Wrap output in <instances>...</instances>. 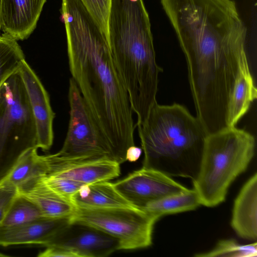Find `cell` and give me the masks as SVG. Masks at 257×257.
I'll return each instance as SVG.
<instances>
[{
  "label": "cell",
  "instance_id": "7c38bea8",
  "mask_svg": "<svg viewBox=\"0 0 257 257\" xmlns=\"http://www.w3.org/2000/svg\"><path fill=\"white\" fill-rule=\"evenodd\" d=\"M23 81L36 133V147L49 150L54 140L55 113L49 94L37 74L24 60L19 70Z\"/></svg>",
  "mask_w": 257,
  "mask_h": 257
},
{
  "label": "cell",
  "instance_id": "9a60e30c",
  "mask_svg": "<svg viewBox=\"0 0 257 257\" xmlns=\"http://www.w3.org/2000/svg\"><path fill=\"white\" fill-rule=\"evenodd\" d=\"M230 224L240 237L250 240L256 239V173L245 183L234 200Z\"/></svg>",
  "mask_w": 257,
  "mask_h": 257
},
{
  "label": "cell",
  "instance_id": "cb8c5ba5",
  "mask_svg": "<svg viewBox=\"0 0 257 257\" xmlns=\"http://www.w3.org/2000/svg\"><path fill=\"white\" fill-rule=\"evenodd\" d=\"M32 183L42 184L71 202L73 196L85 184L71 179L48 175H43L30 183Z\"/></svg>",
  "mask_w": 257,
  "mask_h": 257
},
{
  "label": "cell",
  "instance_id": "4316f807",
  "mask_svg": "<svg viewBox=\"0 0 257 257\" xmlns=\"http://www.w3.org/2000/svg\"><path fill=\"white\" fill-rule=\"evenodd\" d=\"M142 149L135 145L131 146L127 148L126 151V161L130 162H136L140 157Z\"/></svg>",
  "mask_w": 257,
  "mask_h": 257
},
{
  "label": "cell",
  "instance_id": "d4e9b609",
  "mask_svg": "<svg viewBox=\"0 0 257 257\" xmlns=\"http://www.w3.org/2000/svg\"><path fill=\"white\" fill-rule=\"evenodd\" d=\"M108 41V23L111 0H81Z\"/></svg>",
  "mask_w": 257,
  "mask_h": 257
},
{
  "label": "cell",
  "instance_id": "52a82bcc",
  "mask_svg": "<svg viewBox=\"0 0 257 257\" xmlns=\"http://www.w3.org/2000/svg\"><path fill=\"white\" fill-rule=\"evenodd\" d=\"M158 219L137 207H76L70 220L103 231L118 240L120 249L131 250L151 245L154 226Z\"/></svg>",
  "mask_w": 257,
  "mask_h": 257
},
{
  "label": "cell",
  "instance_id": "277c9868",
  "mask_svg": "<svg viewBox=\"0 0 257 257\" xmlns=\"http://www.w3.org/2000/svg\"><path fill=\"white\" fill-rule=\"evenodd\" d=\"M255 149L254 136L235 126L207 135L199 171L192 180L201 205L212 207L224 201L231 184L247 169Z\"/></svg>",
  "mask_w": 257,
  "mask_h": 257
},
{
  "label": "cell",
  "instance_id": "ac0fdd59",
  "mask_svg": "<svg viewBox=\"0 0 257 257\" xmlns=\"http://www.w3.org/2000/svg\"><path fill=\"white\" fill-rule=\"evenodd\" d=\"M19 195L34 203L46 218L71 217L76 207L44 185L32 183L17 189Z\"/></svg>",
  "mask_w": 257,
  "mask_h": 257
},
{
  "label": "cell",
  "instance_id": "44dd1931",
  "mask_svg": "<svg viewBox=\"0 0 257 257\" xmlns=\"http://www.w3.org/2000/svg\"><path fill=\"white\" fill-rule=\"evenodd\" d=\"M24 54L17 41L4 34L0 35V87L19 71Z\"/></svg>",
  "mask_w": 257,
  "mask_h": 257
},
{
  "label": "cell",
  "instance_id": "7402d4cb",
  "mask_svg": "<svg viewBox=\"0 0 257 257\" xmlns=\"http://www.w3.org/2000/svg\"><path fill=\"white\" fill-rule=\"evenodd\" d=\"M45 218L39 208L19 194L0 226H14Z\"/></svg>",
  "mask_w": 257,
  "mask_h": 257
},
{
  "label": "cell",
  "instance_id": "30bf717a",
  "mask_svg": "<svg viewBox=\"0 0 257 257\" xmlns=\"http://www.w3.org/2000/svg\"><path fill=\"white\" fill-rule=\"evenodd\" d=\"M48 246L67 249L77 257H104L120 249L118 240L111 235L70 220L46 246Z\"/></svg>",
  "mask_w": 257,
  "mask_h": 257
},
{
  "label": "cell",
  "instance_id": "603a6c76",
  "mask_svg": "<svg viewBox=\"0 0 257 257\" xmlns=\"http://www.w3.org/2000/svg\"><path fill=\"white\" fill-rule=\"evenodd\" d=\"M256 255V242L248 244H240L233 239H228L219 241L211 250L196 254L195 256L254 257Z\"/></svg>",
  "mask_w": 257,
  "mask_h": 257
},
{
  "label": "cell",
  "instance_id": "3957f363",
  "mask_svg": "<svg viewBox=\"0 0 257 257\" xmlns=\"http://www.w3.org/2000/svg\"><path fill=\"white\" fill-rule=\"evenodd\" d=\"M136 126L144 153L143 167L171 177L195 179L208 134L185 106L156 102Z\"/></svg>",
  "mask_w": 257,
  "mask_h": 257
},
{
  "label": "cell",
  "instance_id": "d6986e66",
  "mask_svg": "<svg viewBox=\"0 0 257 257\" xmlns=\"http://www.w3.org/2000/svg\"><path fill=\"white\" fill-rule=\"evenodd\" d=\"M256 96L257 90L250 69H244L240 73L229 99L227 116L228 127L235 126Z\"/></svg>",
  "mask_w": 257,
  "mask_h": 257
},
{
  "label": "cell",
  "instance_id": "484cf974",
  "mask_svg": "<svg viewBox=\"0 0 257 257\" xmlns=\"http://www.w3.org/2000/svg\"><path fill=\"white\" fill-rule=\"evenodd\" d=\"M18 195L15 188H0V225Z\"/></svg>",
  "mask_w": 257,
  "mask_h": 257
},
{
  "label": "cell",
  "instance_id": "ffe728a7",
  "mask_svg": "<svg viewBox=\"0 0 257 257\" xmlns=\"http://www.w3.org/2000/svg\"><path fill=\"white\" fill-rule=\"evenodd\" d=\"M200 205L199 196L193 189L152 202L142 209L159 219L164 215L194 210Z\"/></svg>",
  "mask_w": 257,
  "mask_h": 257
},
{
  "label": "cell",
  "instance_id": "8fae6325",
  "mask_svg": "<svg viewBox=\"0 0 257 257\" xmlns=\"http://www.w3.org/2000/svg\"><path fill=\"white\" fill-rule=\"evenodd\" d=\"M44 156L47 170L44 175L67 178L85 184L108 181L120 174V164L107 158H64L55 154Z\"/></svg>",
  "mask_w": 257,
  "mask_h": 257
},
{
  "label": "cell",
  "instance_id": "9c48e42d",
  "mask_svg": "<svg viewBox=\"0 0 257 257\" xmlns=\"http://www.w3.org/2000/svg\"><path fill=\"white\" fill-rule=\"evenodd\" d=\"M113 184L130 203L141 209L152 202L190 189L160 171L144 167Z\"/></svg>",
  "mask_w": 257,
  "mask_h": 257
},
{
  "label": "cell",
  "instance_id": "83f0119b",
  "mask_svg": "<svg viewBox=\"0 0 257 257\" xmlns=\"http://www.w3.org/2000/svg\"><path fill=\"white\" fill-rule=\"evenodd\" d=\"M9 255H7V254H5L2 252H0V257H5V256H8Z\"/></svg>",
  "mask_w": 257,
  "mask_h": 257
},
{
  "label": "cell",
  "instance_id": "5b68a950",
  "mask_svg": "<svg viewBox=\"0 0 257 257\" xmlns=\"http://www.w3.org/2000/svg\"><path fill=\"white\" fill-rule=\"evenodd\" d=\"M108 43L122 78H140L153 69L156 55L150 18L143 0H111Z\"/></svg>",
  "mask_w": 257,
  "mask_h": 257
},
{
  "label": "cell",
  "instance_id": "ba28073f",
  "mask_svg": "<svg viewBox=\"0 0 257 257\" xmlns=\"http://www.w3.org/2000/svg\"><path fill=\"white\" fill-rule=\"evenodd\" d=\"M68 99L70 118L61 149L55 154L64 158H107L116 162L112 148L71 77Z\"/></svg>",
  "mask_w": 257,
  "mask_h": 257
},
{
  "label": "cell",
  "instance_id": "f1b7e54d",
  "mask_svg": "<svg viewBox=\"0 0 257 257\" xmlns=\"http://www.w3.org/2000/svg\"><path fill=\"white\" fill-rule=\"evenodd\" d=\"M1 0H0V8H1ZM1 31H2V28H1V17H0V33H1Z\"/></svg>",
  "mask_w": 257,
  "mask_h": 257
},
{
  "label": "cell",
  "instance_id": "6da1fadb",
  "mask_svg": "<svg viewBox=\"0 0 257 257\" xmlns=\"http://www.w3.org/2000/svg\"><path fill=\"white\" fill-rule=\"evenodd\" d=\"M186 58L196 116L227 117L234 85L248 68L246 28L232 0H161Z\"/></svg>",
  "mask_w": 257,
  "mask_h": 257
},
{
  "label": "cell",
  "instance_id": "4fadbf2b",
  "mask_svg": "<svg viewBox=\"0 0 257 257\" xmlns=\"http://www.w3.org/2000/svg\"><path fill=\"white\" fill-rule=\"evenodd\" d=\"M46 0H1V24L4 34L15 40L27 39L36 27Z\"/></svg>",
  "mask_w": 257,
  "mask_h": 257
},
{
  "label": "cell",
  "instance_id": "7a4b0ae2",
  "mask_svg": "<svg viewBox=\"0 0 257 257\" xmlns=\"http://www.w3.org/2000/svg\"><path fill=\"white\" fill-rule=\"evenodd\" d=\"M72 78L109 141L115 160L126 161L136 124L127 90L106 38L81 0H62Z\"/></svg>",
  "mask_w": 257,
  "mask_h": 257
},
{
  "label": "cell",
  "instance_id": "2e32d148",
  "mask_svg": "<svg viewBox=\"0 0 257 257\" xmlns=\"http://www.w3.org/2000/svg\"><path fill=\"white\" fill-rule=\"evenodd\" d=\"M77 208L103 209L136 207L130 203L107 181L83 185L73 196Z\"/></svg>",
  "mask_w": 257,
  "mask_h": 257
},
{
  "label": "cell",
  "instance_id": "5bb4252c",
  "mask_svg": "<svg viewBox=\"0 0 257 257\" xmlns=\"http://www.w3.org/2000/svg\"><path fill=\"white\" fill-rule=\"evenodd\" d=\"M70 217L42 218L14 226H0V246L35 244L46 246L70 221Z\"/></svg>",
  "mask_w": 257,
  "mask_h": 257
},
{
  "label": "cell",
  "instance_id": "8992f818",
  "mask_svg": "<svg viewBox=\"0 0 257 257\" xmlns=\"http://www.w3.org/2000/svg\"><path fill=\"white\" fill-rule=\"evenodd\" d=\"M32 147H36L35 126L18 71L0 87V179Z\"/></svg>",
  "mask_w": 257,
  "mask_h": 257
},
{
  "label": "cell",
  "instance_id": "e0dca14e",
  "mask_svg": "<svg viewBox=\"0 0 257 257\" xmlns=\"http://www.w3.org/2000/svg\"><path fill=\"white\" fill-rule=\"evenodd\" d=\"M36 147L29 148L18 157L8 172L0 179V188H21L45 174L44 155H40Z\"/></svg>",
  "mask_w": 257,
  "mask_h": 257
}]
</instances>
